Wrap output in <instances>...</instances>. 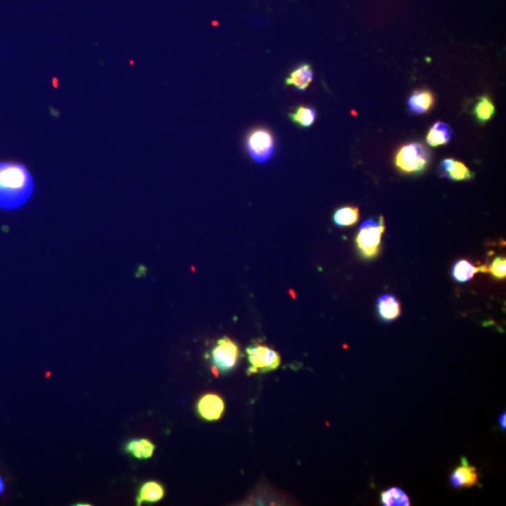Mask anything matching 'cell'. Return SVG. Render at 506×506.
Wrapping results in <instances>:
<instances>
[{
	"mask_svg": "<svg viewBox=\"0 0 506 506\" xmlns=\"http://www.w3.org/2000/svg\"><path fill=\"white\" fill-rule=\"evenodd\" d=\"M4 488H5V486H4L3 480H2L1 477H0V494H1L2 492L4 491Z\"/></svg>",
	"mask_w": 506,
	"mask_h": 506,
	"instance_id": "cell-23",
	"label": "cell"
},
{
	"mask_svg": "<svg viewBox=\"0 0 506 506\" xmlns=\"http://www.w3.org/2000/svg\"><path fill=\"white\" fill-rule=\"evenodd\" d=\"M451 127L447 123L436 122L430 129L427 136V143L431 147H438L450 142L453 136Z\"/></svg>",
	"mask_w": 506,
	"mask_h": 506,
	"instance_id": "cell-16",
	"label": "cell"
},
{
	"mask_svg": "<svg viewBox=\"0 0 506 506\" xmlns=\"http://www.w3.org/2000/svg\"><path fill=\"white\" fill-rule=\"evenodd\" d=\"M288 117L296 125L301 128H309L315 122L316 111L312 107L301 106L296 107Z\"/></svg>",
	"mask_w": 506,
	"mask_h": 506,
	"instance_id": "cell-17",
	"label": "cell"
},
{
	"mask_svg": "<svg viewBox=\"0 0 506 506\" xmlns=\"http://www.w3.org/2000/svg\"><path fill=\"white\" fill-rule=\"evenodd\" d=\"M435 97L433 93L427 89L417 90L408 100L410 111L414 115L426 114L433 108Z\"/></svg>",
	"mask_w": 506,
	"mask_h": 506,
	"instance_id": "cell-11",
	"label": "cell"
},
{
	"mask_svg": "<svg viewBox=\"0 0 506 506\" xmlns=\"http://www.w3.org/2000/svg\"><path fill=\"white\" fill-rule=\"evenodd\" d=\"M430 159V152L424 145L420 143H410L398 151L395 164L404 174L417 175L427 169Z\"/></svg>",
	"mask_w": 506,
	"mask_h": 506,
	"instance_id": "cell-3",
	"label": "cell"
},
{
	"mask_svg": "<svg viewBox=\"0 0 506 506\" xmlns=\"http://www.w3.org/2000/svg\"><path fill=\"white\" fill-rule=\"evenodd\" d=\"M246 145L250 156L255 161L262 164V162L268 161L274 152L273 134L268 129H254L247 134Z\"/></svg>",
	"mask_w": 506,
	"mask_h": 506,
	"instance_id": "cell-4",
	"label": "cell"
},
{
	"mask_svg": "<svg viewBox=\"0 0 506 506\" xmlns=\"http://www.w3.org/2000/svg\"><path fill=\"white\" fill-rule=\"evenodd\" d=\"M313 80V71L309 64H302L294 68L286 79L287 86L296 87L299 92H306Z\"/></svg>",
	"mask_w": 506,
	"mask_h": 506,
	"instance_id": "cell-13",
	"label": "cell"
},
{
	"mask_svg": "<svg viewBox=\"0 0 506 506\" xmlns=\"http://www.w3.org/2000/svg\"><path fill=\"white\" fill-rule=\"evenodd\" d=\"M156 450V445L150 440L133 439L129 441L124 447V451L130 454L137 459H148L152 458Z\"/></svg>",
	"mask_w": 506,
	"mask_h": 506,
	"instance_id": "cell-15",
	"label": "cell"
},
{
	"mask_svg": "<svg viewBox=\"0 0 506 506\" xmlns=\"http://www.w3.org/2000/svg\"><path fill=\"white\" fill-rule=\"evenodd\" d=\"M225 410L224 400L216 394H206L197 403V412L203 420L217 421L221 419Z\"/></svg>",
	"mask_w": 506,
	"mask_h": 506,
	"instance_id": "cell-8",
	"label": "cell"
},
{
	"mask_svg": "<svg viewBox=\"0 0 506 506\" xmlns=\"http://www.w3.org/2000/svg\"><path fill=\"white\" fill-rule=\"evenodd\" d=\"M164 496L165 489L161 483L154 480L147 481L140 486L136 503L137 505H141L143 503H158L164 499Z\"/></svg>",
	"mask_w": 506,
	"mask_h": 506,
	"instance_id": "cell-12",
	"label": "cell"
},
{
	"mask_svg": "<svg viewBox=\"0 0 506 506\" xmlns=\"http://www.w3.org/2000/svg\"><path fill=\"white\" fill-rule=\"evenodd\" d=\"M377 312L384 321L397 320L401 315L400 302L391 294H383L377 301Z\"/></svg>",
	"mask_w": 506,
	"mask_h": 506,
	"instance_id": "cell-10",
	"label": "cell"
},
{
	"mask_svg": "<svg viewBox=\"0 0 506 506\" xmlns=\"http://www.w3.org/2000/svg\"><path fill=\"white\" fill-rule=\"evenodd\" d=\"M472 114L480 124H485L491 120L495 114V106L493 101L488 97L483 96L478 99L475 104Z\"/></svg>",
	"mask_w": 506,
	"mask_h": 506,
	"instance_id": "cell-18",
	"label": "cell"
},
{
	"mask_svg": "<svg viewBox=\"0 0 506 506\" xmlns=\"http://www.w3.org/2000/svg\"><path fill=\"white\" fill-rule=\"evenodd\" d=\"M479 475L475 466L471 465L466 458H462L461 465L450 474L449 482L454 489H468L479 485Z\"/></svg>",
	"mask_w": 506,
	"mask_h": 506,
	"instance_id": "cell-7",
	"label": "cell"
},
{
	"mask_svg": "<svg viewBox=\"0 0 506 506\" xmlns=\"http://www.w3.org/2000/svg\"><path fill=\"white\" fill-rule=\"evenodd\" d=\"M439 173L441 177L453 181L471 180L475 177L474 173L465 164L453 159H444L440 164Z\"/></svg>",
	"mask_w": 506,
	"mask_h": 506,
	"instance_id": "cell-9",
	"label": "cell"
},
{
	"mask_svg": "<svg viewBox=\"0 0 506 506\" xmlns=\"http://www.w3.org/2000/svg\"><path fill=\"white\" fill-rule=\"evenodd\" d=\"M381 503L384 506H409L410 499L403 489L393 486L382 492Z\"/></svg>",
	"mask_w": 506,
	"mask_h": 506,
	"instance_id": "cell-20",
	"label": "cell"
},
{
	"mask_svg": "<svg viewBox=\"0 0 506 506\" xmlns=\"http://www.w3.org/2000/svg\"><path fill=\"white\" fill-rule=\"evenodd\" d=\"M505 417L506 414L505 412H503L502 415H500L499 423L500 428H502V430L505 431L506 428V424H505Z\"/></svg>",
	"mask_w": 506,
	"mask_h": 506,
	"instance_id": "cell-22",
	"label": "cell"
},
{
	"mask_svg": "<svg viewBox=\"0 0 506 506\" xmlns=\"http://www.w3.org/2000/svg\"><path fill=\"white\" fill-rule=\"evenodd\" d=\"M488 272V266H475L467 260H459L453 266L452 277L458 282H468L475 274Z\"/></svg>",
	"mask_w": 506,
	"mask_h": 506,
	"instance_id": "cell-14",
	"label": "cell"
},
{
	"mask_svg": "<svg viewBox=\"0 0 506 506\" xmlns=\"http://www.w3.org/2000/svg\"><path fill=\"white\" fill-rule=\"evenodd\" d=\"M34 189L32 175L23 164L0 162V208L23 206Z\"/></svg>",
	"mask_w": 506,
	"mask_h": 506,
	"instance_id": "cell-1",
	"label": "cell"
},
{
	"mask_svg": "<svg viewBox=\"0 0 506 506\" xmlns=\"http://www.w3.org/2000/svg\"><path fill=\"white\" fill-rule=\"evenodd\" d=\"M384 230V217H380L378 221L368 219L363 222L356 236V244L364 259L371 260L379 254Z\"/></svg>",
	"mask_w": 506,
	"mask_h": 506,
	"instance_id": "cell-2",
	"label": "cell"
},
{
	"mask_svg": "<svg viewBox=\"0 0 506 506\" xmlns=\"http://www.w3.org/2000/svg\"><path fill=\"white\" fill-rule=\"evenodd\" d=\"M488 272L497 280L505 279L506 261L505 258H495L491 265L488 266Z\"/></svg>",
	"mask_w": 506,
	"mask_h": 506,
	"instance_id": "cell-21",
	"label": "cell"
},
{
	"mask_svg": "<svg viewBox=\"0 0 506 506\" xmlns=\"http://www.w3.org/2000/svg\"><path fill=\"white\" fill-rule=\"evenodd\" d=\"M212 362L221 373H227L236 367L238 362L239 349L238 345L229 338L219 340L212 350Z\"/></svg>",
	"mask_w": 506,
	"mask_h": 506,
	"instance_id": "cell-6",
	"label": "cell"
},
{
	"mask_svg": "<svg viewBox=\"0 0 506 506\" xmlns=\"http://www.w3.org/2000/svg\"><path fill=\"white\" fill-rule=\"evenodd\" d=\"M333 221L340 227L352 226L359 221V209L353 206L340 208L334 213Z\"/></svg>",
	"mask_w": 506,
	"mask_h": 506,
	"instance_id": "cell-19",
	"label": "cell"
},
{
	"mask_svg": "<svg viewBox=\"0 0 506 506\" xmlns=\"http://www.w3.org/2000/svg\"><path fill=\"white\" fill-rule=\"evenodd\" d=\"M247 354L252 365L249 373H268L276 370L282 362L280 354L265 345H250L247 348Z\"/></svg>",
	"mask_w": 506,
	"mask_h": 506,
	"instance_id": "cell-5",
	"label": "cell"
}]
</instances>
